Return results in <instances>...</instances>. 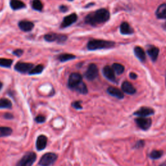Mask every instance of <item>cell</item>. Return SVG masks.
I'll return each mask as SVG.
<instances>
[{"mask_svg":"<svg viewBox=\"0 0 166 166\" xmlns=\"http://www.w3.org/2000/svg\"><path fill=\"white\" fill-rule=\"evenodd\" d=\"M44 66L43 65H37L35 67H33V68L29 71V75H37L40 74L44 70Z\"/></svg>","mask_w":166,"mask_h":166,"instance_id":"obj_28","label":"cell"},{"mask_svg":"<svg viewBox=\"0 0 166 166\" xmlns=\"http://www.w3.org/2000/svg\"><path fill=\"white\" fill-rule=\"evenodd\" d=\"M23 53V50H22V49H16V50L13 51V54L16 56H22Z\"/></svg>","mask_w":166,"mask_h":166,"instance_id":"obj_34","label":"cell"},{"mask_svg":"<svg viewBox=\"0 0 166 166\" xmlns=\"http://www.w3.org/2000/svg\"><path fill=\"white\" fill-rule=\"evenodd\" d=\"M47 138L44 135H40L37 139L36 147L38 151H42L46 147Z\"/></svg>","mask_w":166,"mask_h":166,"instance_id":"obj_13","label":"cell"},{"mask_svg":"<svg viewBox=\"0 0 166 166\" xmlns=\"http://www.w3.org/2000/svg\"><path fill=\"white\" fill-rule=\"evenodd\" d=\"M14 116L12 114H11V113H6L4 115V118L7 119V120H11L13 119Z\"/></svg>","mask_w":166,"mask_h":166,"instance_id":"obj_35","label":"cell"},{"mask_svg":"<svg viewBox=\"0 0 166 166\" xmlns=\"http://www.w3.org/2000/svg\"><path fill=\"white\" fill-rule=\"evenodd\" d=\"M82 81V77L81 75L79 73H72L68 79V87L71 88V90H73V88L77 86L79 83H81Z\"/></svg>","mask_w":166,"mask_h":166,"instance_id":"obj_6","label":"cell"},{"mask_svg":"<svg viewBox=\"0 0 166 166\" xmlns=\"http://www.w3.org/2000/svg\"><path fill=\"white\" fill-rule=\"evenodd\" d=\"M44 39L49 42H58L61 43L64 42L67 40V37L64 35H58L55 33H50L44 36Z\"/></svg>","mask_w":166,"mask_h":166,"instance_id":"obj_9","label":"cell"},{"mask_svg":"<svg viewBox=\"0 0 166 166\" xmlns=\"http://www.w3.org/2000/svg\"><path fill=\"white\" fill-rule=\"evenodd\" d=\"M12 133V129L7 127H0V138L9 136Z\"/></svg>","mask_w":166,"mask_h":166,"instance_id":"obj_24","label":"cell"},{"mask_svg":"<svg viewBox=\"0 0 166 166\" xmlns=\"http://www.w3.org/2000/svg\"><path fill=\"white\" fill-rule=\"evenodd\" d=\"M163 155V151H158V150H154L153 151L149 156L152 159H159Z\"/></svg>","mask_w":166,"mask_h":166,"instance_id":"obj_30","label":"cell"},{"mask_svg":"<svg viewBox=\"0 0 166 166\" xmlns=\"http://www.w3.org/2000/svg\"><path fill=\"white\" fill-rule=\"evenodd\" d=\"M12 104L11 101L7 98L0 99V109H11Z\"/></svg>","mask_w":166,"mask_h":166,"instance_id":"obj_23","label":"cell"},{"mask_svg":"<svg viewBox=\"0 0 166 166\" xmlns=\"http://www.w3.org/2000/svg\"><path fill=\"white\" fill-rule=\"evenodd\" d=\"M34 67V65L31 63L27 62H19L16 64L14 66V69L22 73H29V71Z\"/></svg>","mask_w":166,"mask_h":166,"instance_id":"obj_8","label":"cell"},{"mask_svg":"<svg viewBox=\"0 0 166 166\" xmlns=\"http://www.w3.org/2000/svg\"><path fill=\"white\" fill-rule=\"evenodd\" d=\"M159 49L155 47V46H151L147 50V53L149 56H150L151 60L153 61H156L158 59V56L159 55Z\"/></svg>","mask_w":166,"mask_h":166,"instance_id":"obj_19","label":"cell"},{"mask_svg":"<svg viewBox=\"0 0 166 166\" xmlns=\"http://www.w3.org/2000/svg\"><path fill=\"white\" fill-rule=\"evenodd\" d=\"M72 106L77 110H81L82 109V105H81V101H74L71 104Z\"/></svg>","mask_w":166,"mask_h":166,"instance_id":"obj_31","label":"cell"},{"mask_svg":"<svg viewBox=\"0 0 166 166\" xmlns=\"http://www.w3.org/2000/svg\"><path fill=\"white\" fill-rule=\"evenodd\" d=\"M107 92L109 93L110 95L115 97L118 99H121L124 98L123 93L121 92L120 89H118L117 88L110 86L107 89Z\"/></svg>","mask_w":166,"mask_h":166,"instance_id":"obj_15","label":"cell"},{"mask_svg":"<svg viewBox=\"0 0 166 166\" xmlns=\"http://www.w3.org/2000/svg\"><path fill=\"white\" fill-rule=\"evenodd\" d=\"M120 32L122 35H132L134 32V30L127 22H123L120 26Z\"/></svg>","mask_w":166,"mask_h":166,"instance_id":"obj_18","label":"cell"},{"mask_svg":"<svg viewBox=\"0 0 166 166\" xmlns=\"http://www.w3.org/2000/svg\"><path fill=\"white\" fill-rule=\"evenodd\" d=\"M32 7L36 11H41L43 9V4L40 0H32Z\"/></svg>","mask_w":166,"mask_h":166,"instance_id":"obj_26","label":"cell"},{"mask_svg":"<svg viewBox=\"0 0 166 166\" xmlns=\"http://www.w3.org/2000/svg\"><path fill=\"white\" fill-rule=\"evenodd\" d=\"M135 122L138 127L144 130H148L152 124L151 119L146 117H138L135 120Z\"/></svg>","mask_w":166,"mask_h":166,"instance_id":"obj_7","label":"cell"},{"mask_svg":"<svg viewBox=\"0 0 166 166\" xmlns=\"http://www.w3.org/2000/svg\"><path fill=\"white\" fill-rule=\"evenodd\" d=\"M103 73L105 77L112 82H115V71H114L113 68L110 67L109 66H106L104 67L103 70Z\"/></svg>","mask_w":166,"mask_h":166,"instance_id":"obj_12","label":"cell"},{"mask_svg":"<svg viewBox=\"0 0 166 166\" xmlns=\"http://www.w3.org/2000/svg\"><path fill=\"white\" fill-rule=\"evenodd\" d=\"M77 20V15L75 13L71 14L63 19L61 26L63 28L68 27L71 26V25L73 24L75 22H76Z\"/></svg>","mask_w":166,"mask_h":166,"instance_id":"obj_10","label":"cell"},{"mask_svg":"<svg viewBox=\"0 0 166 166\" xmlns=\"http://www.w3.org/2000/svg\"><path fill=\"white\" fill-rule=\"evenodd\" d=\"M37 160V154L34 152H29L24 154L16 166H32Z\"/></svg>","mask_w":166,"mask_h":166,"instance_id":"obj_3","label":"cell"},{"mask_svg":"<svg viewBox=\"0 0 166 166\" xmlns=\"http://www.w3.org/2000/svg\"><path fill=\"white\" fill-rule=\"evenodd\" d=\"M165 85H166V76H165Z\"/></svg>","mask_w":166,"mask_h":166,"instance_id":"obj_41","label":"cell"},{"mask_svg":"<svg viewBox=\"0 0 166 166\" xmlns=\"http://www.w3.org/2000/svg\"><path fill=\"white\" fill-rule=\"evenodd\" d=\"M129 77L132 79H136L137 78V75L135 73L132 72L129 74Z\"/></svg>","mask_w":166,"mask_h":166,"instance_id":"obj_37","label":"cell"},{"mask_svg":"<svg viewBox=\"0 0 166 166\" xmlns=\"http://www.w3.org/2000/svg\"><path fill=\"white\" fill-rule=\"evenodd\" d=\"M115 43L111 41H107L103 40H92L89 41L87 44V48L88 50L94 51L98 49H109L114 46Z\"/></svg>","mask_w":166,"mask_h":166,"instance_id":"obj_2","label":"cell"},{"mask_svg":"<svg viewBox=\"0 0 166 166\" xmlns=\"http://www.w3.org/2000/svg\"><path fill=\"white\" fill-rule=\"evenodd\" d=\"M68 1H73V0H68Z\"/></svg>","mask_w":166,"mask_h":166,"instance_id":"obj_42","label":"cell"},{"mask_svg":"<svg viewBox=\"0 0 166 166\" xmlns=\"http://www.w3.org/2000/svg\"><path fill=\"white\" fill-rule=\"evenodd\" d=\"M12 60L8 59H0V66L4 68H10L12 64Z\"/></svg>","mask_w":166,"mask_h":166,"instance_id":"obj_29","label":"cell"},{"mask_svg":"<svg viewBox=\"0 0 166 166\" xmlns=\"http://www.w3.org/2000/svg\"><path fill=\"white\" fill-rule=\"evenodd\" d=\"M154 111L151 108L144 106L134 112V115L138 117H147V116L154 114Z\"/></svg>","mask_w":166,"mask_h":166,"instance_id":"obj_11","label":"cell"},{"mask_svg":"<svg viewBox=\"0 0 166 166\" xmlns=\"http://www.w3.org/2000/svg\"><path fill=\"white\" fill-rule=\"evenodd\" d=\"M58 156L53 153H47L40 159L38 164L40 166H51L57 160Z\"/></svg>","mask_w":166,"mask_h":166,"instance_id":"obj_4","label":"cell"},{"mask_svg":"<svg viewBox=\"0 0 166 166\" xmlns=\"http://www.w3.org/2000/svg\"><path fill=\"white\" fill-rule=\"evenodd\" d=\"M98 73L97 66L95 64H90L85 73V77L88 81H93L97 77Z\"/></svg>","mask_w":166,"mask_h":166,"instance_id":"obj_5","label":"cell"},{"mask_svg":"<svg viewBox=\"0 0 166 166\" xmlns=\"http://www.w3.org/2000/svg\"><path fill=\"white\" fill-rule=\"evenodd\" d=\"M76 56L72 54L65 53V54H62L58 56V59H59L61 62H66L70 60H73L74 59H76Z\"/></svg>","mask_w":166,"mask_h":166,"instance_id":"obj_25","label":"cell"},{"mask_svg":"<svg viewBox=\"0 0 166 166\" xmlns=\"http://www.w3.org/2000/svg\"><path fill=\"white\" fill-rule=\"evenodd\" d=\"M121 88L124 93L130 95L134 94L136 92V90L134 87V86L132 85L130 82L128 81H124L123 82V84L121 85Z\"/></svg>","mask_w":166,"mask_h":166,"instance_id":"obj_14","label":"cell"},{"mask_svg":"<svg viewBox=\"0 0 166 166\" xmlns=\"http://www.w3.org/2000/svg\"><path fill=\"white\" fill-rule=\"evenodd\" d=\"M114 70V71L118 75H120L121 73H123L124 70V67L121 65V64H118V63H114L112 65V67Z\"/></svg>","mask_w":166,"mask_h":166,"instance_id":"obj_27","label":"cell"},{"mask_svg":"<svg viewBox=\"0 0 166 166\" xmlns=\"http://www.w3.org/2000/svg\"><path fill=\"white\" fill-rule=\"evenodd\" d=\"M68 7H66L64 5H62L60 7V11L61 12H65L66 11H68Z\"/></svg>","mask_w":166,"mask_h":166,"instance_id":"obj_36","label":"cell"},{"mask_svg":"<svg viewBox=\"0 0 166 166\" xmlns=\"http://www.w3.org/2000/svg\"><path fill=\"white\" fill-rule=\"evenodd\" d=\"M18 26L22 31L24 32H28L33 29V27H34V24L30 21L24 20L19 22Z\"/></svg>","mask_w":166,"mask_h":166,"instance_id":"obj_16","label":"cell"},{"mask_svg":"<svg viewBox=\"0 0 166 166\" xmlns=\"http://www.w3.org/2000/svg\"><path fill=\"white\" fill-rule=\"evenodd\" d=\"M10 5L12 9L14 11L22 9L23 8L26 7V5L23 2L20 0H11Z\"/></svg>","mask_w":166,"mask_h":166,"instance_id":"obj_21","label":"cell"},{"mask_svg":"<svg viewBox=\"0 0 166 166\" xmlns=\"http://www.w3.org/2000/svg\"><path fill=\"white\" fill-rule=\"evenodd\" d=\"M145 145V142L144 140H139L138 142H136V145H135V147L137 149H139V148H142Z\"/></svg>","mask_w":166,"mask_h":166,"instance_id":"obj_33","label":"cell"},{"mask_svg":"<svg viewBox=\"0 0 166 166\" xmlns=\"http://www.w3.org/2000/svg\"><path fill=\"white\" fill-rule=\"evenodd\" d=\"M2 87H3V84H2V82H0V90H2Z\"/></svg>","mask_w":166,"mask_h":166,"instance_id":"obj_38","label":"cell"},{"mask_svg":"<svg viewBox=\"0 0 166 166\" xmlns=\"http://www.w3.org/2000/svg\"><path fill=\"white\" fill-rule=\"evenodd\" d=\"M156 16L159 19H166V4H161L157 8L156 11Z\"/></svg>","mask_w":166,"mask_h":166,"instance_id":"obj_17","label":"cell"},{"mask_svg":"<svg viewBox=\"0 0 166 166\" xmlns=\"http://www.w3.org/2000/svg\"><path fill=\"white\" fill-rule=\"evenodd\" d=\"M109 18V11L105 9H101L89 14L85 18V22L92 26H95L107 22Z\"/></svg>","mask_w":166,"mask_h":166,"instance_id":"obj_1","label":"cell"},{"mask_svg":"<svg viewBox=\"0 0 166 166\" xmlns=\"http://www.w3.org/2000/svg\"><path fill=\"white\" fill-rule=\"evenodd\" d=\"M160 166H166V162H164L162 165H160Z\"/></svg>","mask_w":166,"mask_h":166,"instance_id":"obj_39","label":"cell"},{"mask_svg":"<svg viewBox=\"0 0 166 166\" xmlns=\"http://www.w3.org/2000/svg\"><path fill=\"white\" fill-rule=\"evenodd\" d=\"M73 90H76V92L81 94H86L88 93V88L85 82L82 81L79 84L73 88Z\"/></svg>","mask_w":166,"mask_h":166,"instance_id":"obj_22","label":"cell"},{"mask_svg":"<svg viewBox=\"0 0 166 166\" xmlns=\"http://www.w3.org/2000/svg\"><path fill=\"white\" fill-rule=\"evenodd\" d=\"M164 27H165V29H166V23L164 24Z\"/></svg>","mask_w":166,"mask_h":166,"instance_id":"obj_40","label":"cell"},{"mask_svg":"<svg viewBox=\"0 0 166 166\" xmlns=\"http://www.w3.org/2000/svg\"><path fill=\"white\" fill-rule=\"evenodd\" d=\"M134 55H136V56L140 61L144 62L146 60V55L143 48L139 46H136L134 47Z\"/></svg>","mask_w":166,"mask_h":166,"instance_id":"obj_20","label":"cell"},{"mask_svg":"<svg viewBox=\"0 0 166 166\" xmlns=\"http://www.w3.org/2000/svg\"><path fill=\"white\" fill-rule=\"evenodd\" d=\"M35 121L37 123H42L45 122V121H46V117H45L44 115H37V117H36Z\"/></svg>","mask_w":166,"mask_h":166,"instance_id":"obj_32","label":"cell"}]
</instances>
